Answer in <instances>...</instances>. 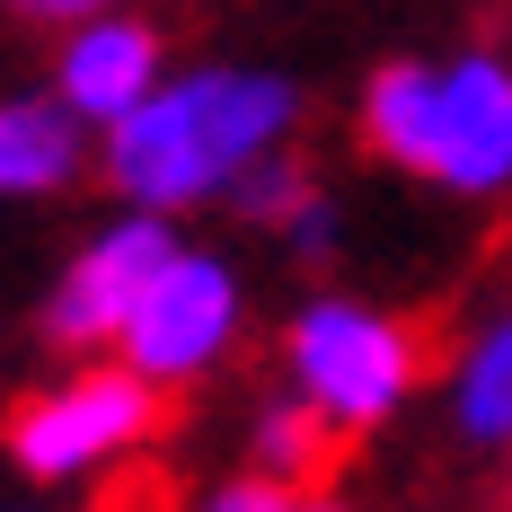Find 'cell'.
Instances as JSON below:
<instances>
[{"label":"cell","mask_w":512,"mask_h":512,"mask_svg":"<svg viewBox=\"0 0 512 512\" xmlns=\"http://www.w3.org/2000/svg\"><path fill=\"white\" fill-rule=\"evenodd\" d=\"M301 195H309L301 159H292V151H274V159H256L248 177L230 186V212H239V221H256V230H274V221H283V212L301 204Z\"/></svg>","instance_id":"cell-11"},{"label":"cell","mask_w":512,"mask_h":512,"mask_svg":"<svg viewBox=\"0 0 512 512\" xmlns=\"http://www.w3.org/2000/svg\"><path fill=\"white\" fill-rule=\"evenodd\" d=\"M80 159H89V124L71 115V106L53 98H0V204H45L62 195L71 177H80Z\"/></svg>","instance_id":"cell-8"},{"label":"cell","mask_w":512,"mask_h":512,"mask_svg":"<svg viewBox=\"0 0 512 512\" xmlns=\"http://www.w3.org/2000/svg\"><path fill=\"white\" fill-rule=\"evenodd\" d=\"M292 124H301V89L283 71L195 62V71H168L124 124H106L98 168L124 204L177 221V212L230 204V186L256 159L292 151Z\"/></svg>","instance_id":"cell-1"},{"label":"cell","mask_w":512,"mask_h":512,"mask_svg":"<svg viewBox=\"0 0 512 512\" xmlns=\"http://www.w3.org/2000/svg\"><path fill=\"white\" fill-rule=\"evenodd\" d=\"M283 504H292V486H274V477H256V468H248V477H221L195 512H283Z\"/></svg>","instance_id":"cell-13"},{"label":"cell","mask_w":512,"mask_h":512,"mask_svg":"<svg viewBox=\"0 0 512 512\" xmlns=\"http://www.w3.org/2000/svg\"><path fill=\"white\" fill-rule=\"evenodd\" d=\"M168 256H177V221H168V212L124 204L106 230H89V239L71 248L62 274H53L45 336L62 345V354H115L124 318L142 309V292H151V274L168 265Z\"/></svg>","instance_id":"cell-6"},{"label":"cell","mask_w":512,"mask_h":512,"mask_svg":"<svg viewBox=\"0 0 512 512\" xmlns=\"http://www.w3.org/2000/svg\"><path fill=\"white\" fill-rule=\"evenodd\" d=\"M451 424L477 451H512V309H495L451 362Z\"/></svg>","instance_id":"cell-9"},{"label":"cell","mask_w":512,"mask_h":512,"mask_svg":"<svg viewBox=\"0 0 512 512\" xmlns=\"http://www.w3.org/2000/svg\"><path fill=\"white\" fill-rule=\"evenodd\" d=\"M283 512H354V504H336V495H292Z\"/></svg>","instance_id":"cell-15"},{"label":"cell","mask_w":512,"mask_h":512,"mask_svg":"<svg viewBox=\"0 0 512 512\" xmlns=\"http://www.w3.org/2000/svg\"><path fill=\"white\" fill-rule=\"evenodd\" d=\"M274 239H283V248L301 256V265H318V256H336V239H345V212H336V195H318V186H309L301 204H292L283 221H274Z\"/></svg>","instance_id":"cell-12"},{"label":"cell","mask_w":512,"mask_h":512,"mask_svg":"<svg viewBox=\"0 0 512 512\" xmlns=\"http://www.w3.org/2000/svg\"><path fill=\"white\" fill-rule=\"evenodd\" d=\"M362 142L442 195H504L512 186V62L451 53V62H380L362 80Z\"/></svg>","instance_id":"cell-2"},{"label":"cell","mask_w":512,"mask_h":512,"mask_svg":"<svg viewBox=\"0 0 512 512\" xmlns=\"http://www.w3.org/2000/svg\"><path fill=\"white\" fill-rule=\"evenodd\" d=\"M159 80H168V36H159L142 9H106V18L62 27V53H53V98L71 106L89 133L124 124Z\"/></svg>","instance_id":"cell-7"},{"label":"cell","mask_w":512,"mask_h":512,"mask_svg":"<svg viewBox=\"0 0 512 512\" xmlns=\"http://www.w3.org/2000/svg\"><path fill=\"white\" fill-rule=\"evenodd\" d=\"M239 336H248V283H239V265L177 239V256L151 274L142 309L124 318L115 354L133 362L142 380H159V389H195V380H212L221 362L239 354Z\"/></svg>","instance_id":"cell-5"},{"label":"cell","mask_w":512,"mask_h":512,"mask_svg":"<svg viewBox=\"0 0 512 512\" xmlns=\"http://www.w3.org/2000/svg\"><path fill=\"white\" fill-rule=\"evenodd\" d=\"M9 18H27V27H80V18H106V9H124V0H0Z\"/></svg>","instance_id":"cell-14"},{"label":"cell","mask_w":512,"mask_h":512,"mask_svg":"<svg viewBox=\"0 0 512 512\" xmlns=\"http://www.w3.org/2000/svg\"><path fill=\"white\" fill-rule=\"evenodd\" d=\"M327 451H336V424L309 407L301 389H283V398H265L248 424V460L256 477H274V486H309L318 468H327Z\"/></svg>","instance_id":"cell-10"},{"label":"cell","mask_w":512,"mask_h":512,"mask_svg":"<svg viewBox=\"0 0 512 512\" xmlns=\"http://www.w3.org/2000/svg\"><path fill=\"white\" fill-rule=\"evenodd\" d=\"M283 380H292L336 433H380V424L415 398L424 345H415L407 318L354 301V292H318V301H301L292 327H283Z\"/></svg>","instance_id":"cell-3"},{"label":"cell","mask_w":512,"mask_h":512,"mask_svg":"<svg viewBox=\"0 0 512 512\" xmlns=\"http://www.w3.org/2000/svg\"><path fill=\"white\" fill-rule=\"evenodd\" d=\"M159 424H168V389L142 380L124 354H106V362L62 371L36 398H18L9 424H0V442H9V460L27 468L36 486H80L98 468L133 460Z\"/></svg>","instance_id":"cell-4"}]
</instances>
